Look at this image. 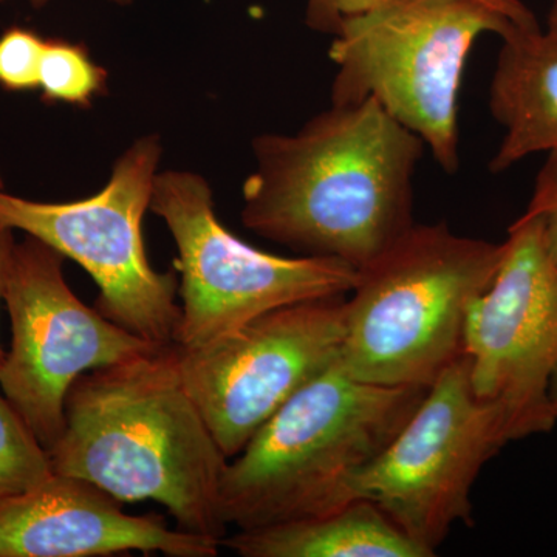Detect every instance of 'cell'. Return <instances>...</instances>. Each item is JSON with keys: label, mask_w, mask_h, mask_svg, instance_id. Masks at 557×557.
Instances as JSON below:
<instances>
[{"label": "cell", "mask_w": 557, "mask_h": 557, "mask_svg": "<svg viewBox=\"0 0 557 557\" xmlns=\"http://www.w3.org/2000/svg\"><path fill=\"white\" fill-rule=\"evenodd\" d=\"M424 146L372 98L332 104L296 134L255 138L242 223L299 256L361 270L412 228Z\"/></svg>", "instance_id": "6da1fadb"}, {"label": "cell", "mask_w": 557, "mask_h": 557, "mask_svg": "<svg viewBox=\"0 0 557 557\" xmlns=\"http://www.w3.org/2000/svg\"><path fill=\"white\" fill-rule=\"evenodd\" d=\"M54 474L86 480L121 504L163 505L175 528L222 544L228 458L183 383L177 344L84 373L49 450Z\"/></svg>", "instance_id": "7a4b0ae2"}, {"label": "cell", "mask_w": 557, "mask_h": 557, "mask_svg": "<svg viewBox=\"0 0 557 557\" xmlns=\"http://www.w3.org/2000/svg\"><path fill=\"white\" fill-rule=\"evenodd\" d=\"M428 391L351 379L336 359L226 463L222 512L228 527L277 525L351 502V480L408 423Z\"/></svg>", "instance_id": "3957f363"}, {"label": "cell", "mask_w": 557, "mask_h": 557, "mask_svg": "<svg viewBox=\"0 0 557 557\" xmlns=\"http://www.w3.org/2000/svg\"><path fill=\"white\" fill-rule=\"evenodd\" d=\"M504 242L416 225L358 270L339 364L380 386L431 387L463 354L468 311L493 284Z\"/></svg>", "instance_id": "277c9868"}, {"label": "cell", "mask_w": 557, "mask_h": 557, "mask_svg": "<svg viewBox=\"0 0 557 557\" xmlns=\"http://www.w3.org/2000/svg\"><path fill=\"white\" fill-rule=\"evenodd\" d=\"M518 25L472 0H387L343 22L330 60L332 104L372 98L431 150L443 171L460 168L458 100L465 64L486 33Z\"/></svg>", "instance_id": "5b68a950"}, {"label": "cell", "mask_w": 557, "mask_h": 557, "mask_svg": "<svg viewBox=\"0 0 557 557\" xmlns=\"http://www.w3.org/2000/svg\"><path fill=\"white\" fill-rule=\"evenodd\" d=\"M161 156L157 135L132 143L108 185L89 199L46 203L0 188V226L78 263L100 292L95 309L139 338L166 346L175 343L182 318L178 277L150 265L141 231Z\"/></svg>", "instance_id": "8992f818"}, {"label": "cell", "mask_w": 557, "mask_h": 557, "mask_svg": "<svg viewBox=\"0 0 557 557\" xmlns=\"http://www.w3.org/2000/svg\"><path fill=\"white\" fill-rule=\"evenodd\" d=\"M150 211L178 249L180 348L205 346L277 307L348 295L357 282L358 270L338 259L284 258L245 244L220 222L211 186L194 172H159Z\"/></svg>", "instance_id": "52a82bcc"}, {"label": "cell", "mask_w": 557, "mask_h": 557, "mask_svg": "<svg viewBox=\"0 0 557 557\" xmlns=\"http://www.w3.org/2000/svg\"><path fill=\"white\" fill-rule=\"evenodd\" d=\"M515 440L508 413L472 391L469 359L461 354L386 448L355 475L348 496L379 505L435 556L454 523H474L472 485L486 461Z\"/></svg>", "instance_id": "ba28073f"}, {"label": "cell", "mask_w": 557, "mask_h": 557, "mask_svg": "<svg viewBox=\"0 0 557 557\" xmlns=\"http://www.w3.org/2000/svg\"><path fill=\"white\" fill-rule=\"evenodd\" d=\"M64 260L27 236L14 245L3 288L11 348L0 391L47 450L64 431L65 401L81 375L159 346L87 307L65 281Z\"/></svg>", "instance_id": "9c48e42d"}, {"label": "cell", "mask_w": 557, "mask_h": 557, "mask_svg": "<svg viewBox=\"0 0 557 557\" xmlns=\"http://www.w3.org/2000/svg\"><path fill=\"white\" fill-rule=\"evenodd\" d=\"M346 317V295L299 300L205 346H177L183 383L228 460L339 358Z\"/></svg>", "instance_id": "30bf717a"}, {"label": "cell", "mask_w": 557, "mask_h": 557, "mask_svg": "<svg viewBox=\"0 0 557 557\" xmlns=\"http://www.w3.org/2000/svg\"><path fill=\"white\" fill-rule=\"evenodd\" d=\"M463 354L472 391L508 413L518 440L555 426L548 383L557 362V262L533 215L509 226L496 277L468 311Z\"/></svg>", "instance_id": "8fae6325"}, {"label": "cell", "mask_w": 557, "mask_h": 557, "mask_svg": "<svg viewBox=\"0 0 557 557\" xmlns=\"http://www.w3.org/2000/svg\"><path fill=\"white\" fill-rule=\"evenodd\" d=\"M220 549L219 541L170 528L161 516L127 515L115 497L70 475L0 502V557H215Z\"/></svg>", "instance_id": "7c38bea8"}, {"label": "cell", "mask_w": 557, "mask_h": 557, "mask_svg": "<svg viewBox=\"0 0 557 557\" xmlns=\"http://www.w3.org/2000/svg\"><path fill=\"white\" fill-rule=\"evenodd\" d=\"M502 40L490 89L491 113L505 129L494 174L557 149V0L547 27L516 28Z\"/></svg>", "instance_id": "4fadbf2b"}, {"label": "cell", "mask_w": 557, "mask_h": 557, "mask_svg": "<svg viewBox=\"0 0 557 557\" xmlns=\"http://www.w3.org/2000/svg\"><path fill=\"white\" fill-rule=\"evenodd\" d=\"M222 548L244 557H429L366 498L277 525L237 530Z\"/></svg>", "instance_id": "5bb4252c"}, {"label": "cell", "mask_w": 557, "mask_h": 557, "mask_svg": "<svg viewBox=\"0 0 557 557\" xmlns=\"http://www.w3.org/2000/svg\"><path fill=\"white\" fill-rule=\"evenodd\" d=\"M108 89V72L91 60L84 44L47 38L39 65V90L46 102L86 108Z\"/></svg>", "instance_id": "9a60e30c"}, {"label": "cell", "mask_w": 557, "mask_h": 557, "mask_svg": "<svg viewBox=\"0 0 557 557\" xmlns=\"http://www.w3.org/2000/svg\"><path fill=\"white\" fill-rule=\"evenodd\" d=\"M53 474L49 450L0 392V502L27 493Z\"/></svg>", "instance_id": "2e32d148"}, {"label": "cell", "mask_w": 557, "mask_h": 557, "mask_svg": "<svg viewBox=\"0 0 557 557\" xmlns=\"http://www.w3.org/2000/svg\"><path fill=\"white\" fill-rule=\"evenodd\" d=\"M46 39L30 28L10 27L0 36V87L7 91L39 89V65Z\"/></svg>", "instance_id": "e0dca14e"}, {"label": "cell", "mask_w": 557, "mask_h": 557, "mask_svg": "<svg viewBox=\"0 0 557 557\" xmlns=\"http://www.w3.org/2000/svg\"><path fill=\"white\" fill-rule=\"evenodd\" d=\"M525 214L541 223L545 247L557 262V149L548 152L547 161L539 171Z\"/></svg>", "instance_id": "ac0fdd59"}, {"label": "cell", "mask_w": 557, "mask_h": 557, "mask_svg": "<svg viewBox=\"0 0 557 557\" xmlns=\"http://www.w3.org/2000/svg\"><path fill=\"white\" fill-rule=\"evenodd\" d=\"M387 0H307L306 22L314 32L335 36L348 17L357 16Z\"/></svg>", "instance_id": "d6986e66"}, {"label": "cell", "mask_w": 557, "mask_h": 557, "mask_svg": "<svg viewBox=\"0 0 557 557\" xmlns=\"http://www.w3.org/2000/svg\"><path fill=\"white\" fill-rule=\"evenodd\" d=\"M486 9L496 11L520 28H536L539 22L533 11L522 0H472Z\"/></svg>", "instance_id": "ffe728a7"}, {"label": "cell", "mask_w": 557, "mask_h": 557, "mask_svg": "<svg viewBox=\"0 0 557 557\" xmlns=\"http://www.w3.org/2000/svg\"><path fill=\"white\" fill-rule=\"evenodd\" d=\"M14 231L0 226V300H3V288H5L7 273H9L11 255H13ZM5 351L0 347V364H2Z\"/></svg>", "instance_id": "44dd1931"}, {"label": "cell", "mask_w": 557, "mask_h": 557, "mask_svg": "<svg viewBox=\"0 0 557 557\" xmlns=\"http://www.w3.org/2000/svg\"><path fill=\"white\" fill-rule=\"evenodd\" d=\"M548 398L557 413V362L555 364V369H553L552 376H549Z\"/></svg>", "instance_id": "7402d4cb"}, {"label": "cell", "mask_w": 557, "mask_h": 557, "mask_svg": "<svg viewBox=\"0 0 557 557\" xmlns=\"http://www.w3.org/2000/svg\"><path fill=\"white\" fill-rule=\"evenodd\" d=\"M5 2V0H0V3ZM110 2L119 3V5H129V3L134 2V0H110ZM49 3V0H32V5L36 7V9H40V7Z\"/></svg>", "instance_id": "603a6c76"}, {"label": "cell", "mask_w": 557, "mask_h": 557, "mask_svg": "<svg viewBox=\"0 0 557 557\" xmlns=\"http://www.w3.org/2000/svg\"><path fill=\"white\" fill-rule=\"evenodd\" d=\"M0 188H3L2 177H0Z\"/></svg>", "instance_id": "cb8c5ba5"}]
</instances>
